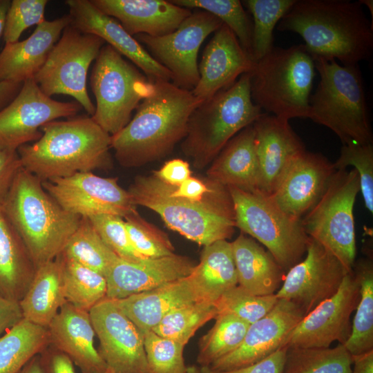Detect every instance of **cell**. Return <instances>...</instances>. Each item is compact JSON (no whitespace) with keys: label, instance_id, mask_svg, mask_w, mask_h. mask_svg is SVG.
<instances>
[{"label":"cell","instance_id":"e0dca14e","mask_svg":"<svg viewBox=\"0 0 373 373\" xmlns=\"http://www.w3.org/2000/svg\"><path fill=\"white\" fill-rule=\"evenodd\" d=\"M348 273L337 258L309 237L305 257L287 271L275 294L294 303L307 315L338 291Z\"/></svg>","mask_w":373,"mask_h":373},{"label":"cell","instance_id":"7a4b0ae2","mask_svg":"<svg viewBox=\"0 0 373 373\" xmlns=\"http://www.w3.org/2000/svg\"><path fill=\"white\" fill-rule=\"evenodd\" d=\"M277 30L298 34L314 60L355 65L373 50L372 23L359 1L296 0Z\"/></svg>","mask_w":373,"mask_h":373},{"label":"cell","instance_id":"d590c367","mask_svg":"<svg viewBox=\"0 0 373 373\" xmlns=\"http://www.w3.org/2000/svg\"><path fill=\"white\" fill-rule=\"evenodd\" d=\"M352 363V355L341 343L334 347H289L281 373H350Z\"/></svg>","mask_w":373,"mask_h":373},{"label":"cell","instance_id":"7dc6e473","mask_svg":"<svg viewBox=\"0 0 373 373\" xmlns=\"http://www.w3.org/2000/svg\"><path fill=\"white\" fill-rule=\"evenodd\" d=\"M88 218L103 241L119 258L130 262L146 258L133 247L123 218L106 214Z\"/></svg>","mask_w":373,"mask_h":373},{"label":"cell","instance_id":"60d3db41","mask_svg":"<svg viewBox=\"0 0 373 373\" xmlns=\"http://www.w3.org/2000/svg\"><path fill=\"white\" fill-rule=\"evenodd\" d=\"M217 315L215 303L195 302L168 313L152 331L185 346L200 327Z\"/></svg>","mask_w":373,"mask_h":373},{"label":"cell","instance_id":"680465c9","mask_svg":"<svg viewBox=\"0 0 373 373\" xmlns=\"http://www.w3.org/2000/svg\"><path fill=\"white\" fill-rule=\"evenodd\" d=\"M11 1L0 0V39L3 36L7 11Z\"/></svg>","mask_w":373,"mask_h":373},{"label":"cell","instance_id":"f1b7e54d","mask_svg":"<svg viewBox=\"0 0 373 373\" xmlns=\"http://www.w3.org/2000/svg\"><path fill=\"white\" fill-rule=\"evenodd\" d=\"M207 177L227 187L258 191L259 167L253 124L228 142L211 162Z\"/></svg>","mask_w":373,"mask_h":373},{"label":"cell","instance_id":"b9f144b4","mask_svg":"<svg viewBox=\"0 0 373 373\" xmlns=\"http://www.w3.org/2000/svg\"><path fill=\"white\" fill-rule=\"evenodd\" d=\"M171 2L189 10L201 9L218 17L233 32L243 49L252 57L253 23L244 8L242 1L239 0H171Z\"/></svg>","mask_w":373,"mask_h":373},{"label":"cell","instance_id":"f5cc1de1","mask_svg":"<svg viewBox=\"0 0 373 373\" xmlns=\"http://www.w3.org/2000/svg\"><path fill=\"white\" fill-rule=\"evenodd\" d=\"M152 173L162 182L171 186H178L192 175L189 163L179 158L166 162Z\"/></svg>","mask_w":373,"mask_h":373},{"label":"cell","instance_id":"5bb4252c","mask_svg":"<svg viewBox=\"0 0 373 373\" xmlns=\"http://www.w3.org/2000/svg\"><path fill=\"white\" fill-rule=\"evenodd\" d=\"M82 108L77 102L53 99L41 91L33 77L30 78L13 100L0 111V145L17 151L37 141L46 124L76 116Z\"/></svg>","mask_w":373,"mask_h":373},{"label":"cell","instance_id":"ba28073f","mask_svg":"<svg viewBox=\"0 0 373 373\" xmlns=\"http://www.w3.org/2000/svg\"><path fill=\"white\" fill-rule=\"evenodd\" d=\"M262 113L251 99L249 73L243 74L233 85L195 108L189 119L182 150L192 160L194 167L204 168L229 140Z\"/></svg>","mask_w":373,"mask_h":373},{"label":"cell","instance_id":"7c38bea8","mask_svg":"<svg viewBox=\"0 0 373 373\" xmlns=\"http://www.w3.org/2000/svg\"><path fill=\"white\" fill-rule=\"evenodd\" d=\"M104 44L98 36L69 24L34 76L35 82L49 97L62 94L73 97L88 115L93 116L95 106L88 93L87 75Z\"/></svg>","mask_w":373,"mask_h":373},{"label":"cell","instance_id":"f907efd6","mask_svg":"<svg viewBox=\"0 0 373 373\" xmlns=\"http://www.w3.org/2000/svg\"><path fill=\"white\" fill-rule=\"evenodd\" d=\"M22 168L17 151L0 145V203L3 201L18 171Z\"/></svg>","mask_w":373,"mask_h":373},{"label":"cell","instance_id":"484cf974","mask_svg":"<svg viewBox=\"0 0 373 373\" xmlns=\"http://www.w3.org/2000/svg\"><path fill=\"white\" fill-rule=\"evenodd\" d=\"M133 36L160 37L175 30L191 14L189 9L164 0H90Z\"/></svg>","mask_w":373,"mask_h":373},{"label":"cell","instance_id":"94428289","mask_svg":"<svg viewBox=\"0 0 373 373\" xmlns=\"http://www.w3.org/2000/svg\"><path fill=\"white\" fill-rule=\"evenodd\" d=\"M186 373H202V371L200 370V367H198L195 365H191V366H187Z\"/></svg>","mask_w":373,"mask_h":373},{"label":"cell","instance_id":"9c48e42d","mask_svg":"<svg viewBox=\"0 0 373 373\" xmlns=\"http://www.w3.org/2000/svg\"><path fill=\"white\" fill-rule=\"evenodd\" d=\"M228 189L236 227L262 244L285 272L303 260L309 237L301 220L285 213L270 195Z\"/></svg>","mask_w":373,"mask_h":373},{"label":"cell","instance_id":"52a82bcc","mask_svg":"<svg viewBox=\"0 0 373 373\" xmlns=\"http://www.w3.org/2000/svg\"><path fill=\"white\" fill-rule=\"evenodd\" d=\"M249 73L251 99L260 108L288 121L309 117L316 68L304 44L274 46Z\"/></svg>","mask_w":373,"mask_h":373},{"label":"cell","instance_id":"681fc988","mask_svg":"<svg viewBox=\"0 0 373 373\" xmlns=\"http://www.w3.org/2000/svg\"><path fill=\"white\" fill-rule=\"evenodd\" d=\"M287 350V347H280L262 360L238 369L219 372L200 367V370L202 373H281Z\"/></svg>","mask_w":373,"mask_h":373},{"label":"cell","instance_id":"7bdbcfd3","mask_svg":"<svg viewBox=\"0 0 373 373\" xmlns=\"http://www.w3.org/2000/svg\"><path fill=\"white\" fill-rule=\"evenodd\" d=\"M278 300L275 294L255 295L237 285L225 291L215 305L218 314H232L251 325L271 312Z\"/></svg>","mask_w":373,"mask_h":373},{"label":"cell","instance_id":"ab89813d","mask_svg":"<svg viewBox=\"0 0 373 373\" xmlns=\"http://www.w3.org/2000/svg\"><path fill=\"white\" fill-rule=\"evenodd\" d=\"M296 0H245L242 3L252 16L251 55L256 61L274 48L273 32Z\"/></svg>","mask_w":373,"mask_h":373},{"label":"cell","instance_id":"f546056e","mask_svg":"<svg viewBox=\"0 0 373 373\" xmlns=\"http://www.w3.org/2000/svg\"><path fill=\"white\" fill-rule=\"evenodd\" d=\"M238 285L255 295L276 294L285 271L272 255L252 238L240 233L231 242Z\"/></svg>","mask_w":373,"mask_h":373},{"label":"cell","instance_id":"e575fe53","mask_svg":"<svg viewBox=\"0 0 373 373\" xmlns=\"http://www.w3.org/2000/svg\"><path fill=\"white\" fill-rule=\"evenodd\" d=\"M352 271L360 285V298L356 307L351 333L343 344L351 355L373 350V266L372 260H361Z\"/></svg>","mask_w":373,"mask_h":373},{"label":"cell","instance_id":"4fadbf2b","mask_svg":"<svg viewBox=\"0 0 373 373\" xmlns=\"http://www.w3.org/2000/svg\"><path fill=\"white\" fill-rule=\"evenodd\" d=\"M223 22L213 15L198 10L188 16L172 32L160 37L144 34L137 39L151 56L172 75L177 86L192 90L199 80L198 54L205 39Z\"/></svg>","mask_w":373,"mask_h":373},{"label":"cell","instance_id":"7402d4cb","mask_svg":"<svg viewBox=\"0 0 373 373\" xmlns=\"http://www.w3.org/2000/svg\"><path fill=\"white\" fill-rule=\"evenodd\" d=\"M255 61L243 49L233 32L222 24L205 46L198 66L199 80L191 90L205 101L249 73Z\"/></svg>","mask_w":373,"mask_h":373},{"label":"cell","instance_id":"603a6c76","mask_svg":"<svg viewBox=\"0 0 373 373\" xmlns=\"http://www.w3.org/2000/svg\"><path fill=\"white\" fill-rule=\"evenodd\" d=\"M188 257L171 256L130 262L119 257L106 276V298L119 300L188 276L195 267Z\"/></svg>","mask_w":373,"mask_h":373},{"label":"cell","instance_id":"6da1fadb","mask_svg":"<svg viewBox=\"0 0 373 373\" xmlns=\"http://www.w3.org/2000/svg\"><path fill=\"white\" fill-rule=\"evenodd\" d=\"M133 204L157 213L166 225L203 247L227 240L236 228L228 187L209 178L191 175L178 186L153 173L138 175L127 190Z\"/></svg>","mask_w":373,"mask_h":373},{"label":"cell","instance_id":"74e56055","mask_svg":"<svg viewBox=\"0 0 373 373\" xmlns=\"http://www.w3.org/2000/svg\"><path fill=\"white\" fill-rule=\"evenodd\" d=\"M61 254L103 275L105 278L118 257L103 241L88 218L81 217L79 225Z\"/></svg>","mask_w":373,"mask_h":373},{"label":"cell","instance_id":"db71d44e","mask_svg":"<svg viewBox=\"0 0 373 373\" xmlns=\"http://www.w3.org/2000/svg\"><path fill=\"white\" fill-rule=\"evenodd\" d=\"M22 319L23 318L19 303L7 299L0 294V336Z\"/></svg>","mask_w":373,"mask_h":373},{"label":"cell","instance_id":"3957f363","mask_svg":"<svg viewBox=\"0 0 373 373\" xmlns=\"http://www.w3.org/2000/svg\"><path fill=\"white\" fill-rule=\"evenodd\" d=\"M153 90L136 108L130 122L111 135L117 162L142 166L169 154L186 135L189 117L203 101L171 81L155 79Z\"/></svg>","mask_w":373,"mask_h":373},{"label":"cell","instance_id":"ac0fdd59","mask_svg":"<svg viewBox=\"0 0 373 373\" xmlns=\"http://www.w3.org/2000/svg\"><path fill=\"white\" fill-rule=\"evenodd\" d=\"M89 314L107 368L114 373H149L143 336L115 300L105 298Z\"/></svg>","mask_w":373,"mask_h":373},{"label":"cell","instance_id":"c3c4849f","mask_svg":"<svg viewBox=\"0 0 373 373\" xmlns=\"http://www.w3.org/2000/svg\"><path fill=\"white\" fill-rule=\"evenodd\" d=\"M48 2L47 0L11 1L3 34L6 44L18 41L25 30L46 20L44 12Z\"/></svg>","mask_w":373,"mask_h":373},{"label":"cell","instance_id":"6f0895ef","mask_svg":"<svg viewBox=\"0 0 373 373\" xmlns=\"http://www.w3.org/2000/svg\"><path fill=\"white\" fill-rule=\"evenodd\" d=\"M17 373H43L39 354L29 360Z\"/></svg>","mask_w":373,"mask_h":373},{"label":"cell","instance_id":"bcb514c9","mask_svg":"<svg viewBox=\"0 0 373 373\" xmlns=\"http://www.w3.org/2000/svg\"><path fill=\"white\" fill-rule=\"evenodd\" d=\"M336 171L353 166L357 171L360 191L365 208L373 213V143L342 145L340 156L333 163Z\"/></svg>","mask_w":373,"mask_h":373},{"label":"cell","instance_id":"11a10c76","mask_svg":"<svg viewBox=\"0 0 373 373\" xmlns=\"http://www.w3.org/2000/svg\"><path fill=\"white\" fill-rule=\"evenodd\" d=\"M354 367L350 373H373V350L352 355Z\"/></svg>","mask_w":373,"mask_h":373},{"label":"cell","instance_id":"ee69618b","mask_svg":"<svg viewBox=\"0 0 373 373\" xmlns=\"http://www.w3.org/2000/svg\"><path fill=\"white\" fill-rule=\"evenodd\" d=\"M124 219L133 247L143 257L157 258L175 254L167 234L144 220L137 210Z\"/></svg>","mask_w":373,"mask_h":373},{"label":"cell","instance_id":"277c9868","mask_svg":"<svg viewBox=\"0 0 373 373\" xmlns=\"http://www.w3.org/2000/svg\"><path fill=\"white\" fill-rule=\"evenodd\" d=\"M41 137L17 149L23 169L41 181L112 166L111 135L88 115L54 120Z\"/></svg>","mask_w":373,"mask_h":373},{"label":"cell","instance_id":"ffe728a7","mask_svg":"<svg viewBox=\"0 0 373 373\" xmlns=\"http://www.w3.org/2000/svg\"><path fill=\"white\" fill-rule=\"evenodd\" d=\"M305 313L294 303L278 299L265 316L249 325L240 345L209 367L214 371L238 369L257 363L280 348Z\"/></svg>","mask_w":373,"mask_h":373},{"label":"cell","instance_id":"6125c7cd","mask_svg":"<svg viewBox=\"0 0 373 373\" xmlns=\"http://www.w3.org/2000/svg\"><path fill=\"white\" fill-rule=\"evenodd\" d=\"M103 373H114V372L107 368V370L105 372H104Z\"/></svg>","mask_w":373,"mask_h":373},{"label":"cell","instance_id":"d6a6232c","mask_svg":"<svg viewBox=\"0 0 373 373\" xmlns=\"http://www.w3.org/2000/svg\"><path fill=\"white\" fill-rule=\"evenodd\" d=\"M189 278L199 301L215 303L225 291L237 286L231 242L220 240L204 246L200 262Z\"/></svg>","mask_w":373,"mask_h":373},{"label":"cell","instance_id":"f6af8a7d","mask_svg":"<svg viewBox=\"0 0 373 373\" xmlns=\"http://www.w3.org/2000/svg\"><path fill=\"white\" fill-rule=\"evenodd\" d=\"M149 373H186L184 345L162 337L153 331L143 334Z\"/></svg>","mask_w":373,"mask_h":373},{"label":"cell","instance_id":"8992f818","mask_svg":"<svg viewBox=\"0 0 373 373\" xmlns=\"http://www.w3.org/2000/svg\"><path fill=\"white\" fill-rule=\"evenodd\" d=\"M320 80L310 96L309 119L332 131L342 145L373 143V134L358 64L344 66L318 59Z\"/></svg>","mask_w":373,"mask_h":373},{"label":"cell","instance_id":"cb8c5ba5","mask_svg":"<svg viewBox=\"0 0 373 373\" xmlns=\"http://www.w3.org/2000/svg\"><path fill=\"white\" fill-rule=\"evenodd\" d=\"M253 127L259 167L258 191L271 195L291 160L305 148L288 120L262 113Z\"/></svg>","mask_w":373,"mask_h":373},{"label":"cell","instance_id":"8d00e7d4","mask_svg":"<svg viewBox=\"0 0 373 373\" xmlns=\"http://www.w3.org/2000/svg\"><path fill=\"white\" fill-rule=\"evenodd\" d=\"M66 300L86 311L106 298V278L97 271L59 254Z\"/></svg>","mask_w":373,"mask_h":373},{"label":"cell","instance_id":"83f0119b","mask_svg":"<svg viewBox=\"0 0 373 373\" xmlns=\"http://www.w3.org/2000/svg\"><path fill=\"white\" fill-rule=\"evenodd\" d=\"M142 335L170 312L199 300L189 276L157 288L114 300Z\"/></svg>","mask_w":373,"mask_h":373},{"label":"cell","instance_id":"d6986e66","mask_svg":"<svg viewBox=\"0 0 373 373\" xmlns=\"http://www.w3.org/2000/svg\"><path fill=\"white\" fill-rule=\"evenodd\" d=\"M335 171L325 156L304 150L291 160L270 196L285 213L301 220L323 196Z\"/></svg>","mask_w":373,"mask_h":373},{"label":"cell","instance_id":"836d02e7","mask_svg":"<svg viewBox=\"0 0 373 373\" xmlns=\"http://www.w3.org/2000/svg\"><path fill=\"white\" fill-rule=\"evenodd\" d=\"M49 345L48 327L22 319L0 336V373H17Z\"/></svg>","mask_w":373,"mask_h":373},{"label":"cell","instance_id":"9a60e30c","mask_svg":"<svg viewBox=\"0 0 373 373\" xmlns=\"http://www.w3.org/2000/svg\"><path fill=\"white\" fill-rule=\"evenodd\" d=\"M42 185L63 209L80 217L106 214L124 218L137 210L117 178H102L91 171L42 181Z\"/></svg>","mask_w":373,"mask_h":373},{"label":"cell","instance_id":"f35d334b","mask_svg":"<svg viewBox=\"0 0 373 373\" xmlns=\"http://www.w3.org/2000/svg\"><path fill=\"white\" fill-rule=\"evenodd\" d=\"M208 332L198 344L197 361L209 367L216 360L236 349L242 343L249 324L229 314H219Z\"/></svg>","mask_w":373,"mask_h":373},{"label":"cell","instance_id":"d4e9b609","mask_svg":"<svg viewBox=\"0 0 373 373\" xmlns=\"http://www.w3.org/2000/svg\"><path fill=\"white\" fill-rule=\"evenodd\" d=\"M50 345L63 352L82 373H103L107 365L94 345L88 311L66 301L48 327Z\"/></svg>","mask_w":373,"mask_h":373},{"label":"cell","instance_id":"44dd1931","mask_svg":"<svg viewBox=\"0 0 373 373\" xmlns=\"http://www.w3.org/2000/svg\"><path fill=\"white\" fill-rule=\"evenodd\" d=\"M70 25L98 36L140 68L150 80H172L171 73L157 61L118 21L99 10L90 0H67Z\"/></svg>","mask_w":373,"mask_h":373},{"label":"cell","instance_id":"4316f807","mask_svg":"<svg viewBox=\"0 0 373 373\" xmlns=\"http://www.w3.org/2000/svg\"><path fill=\"white\" fill-rule=\"evenodd\" d=\"M70 21L69 15L44 20L26 39L6 44L0 52V82L23 83L34 77Z\"/></svg>","mask_w":373,"mask_h":373},{"label":"cell","instance_id":"2e32d148","mask_svg":"<svg viewBox=\"0 0 373 373\" xmlns=\"http://www.w3.org/2000/svg\"><path fill=\"white\" fill-rule=\"evenodd\" d=\"M360 298V285L354 271L343 278L338 291L305 315L285 338L281 347H329L344 344L352 325L350 316Z\"/></svg>","mask_w":373,"mask_h":373},{"label":"cell","instance_id":"91938a15","mask_svg":"<svg viewBox=\"0 0 373 373\" xmlns=\"http://www.w3.org/2000/svg\"><path fill=\"white\" fill-rule=\"evenodd\" d=\"M359 2L363 5H366L370 10H371L372 20L373 19V3L372 0H360Z\"/></svg>","mask_w":373,"mask_h":373},{"label":"cell","instance_id":"5b68a950","mask_svg":"<svg viewBox=\"0 0 373 373\" xmlns=\"http://www.w3.org/2000/svg\"><path fill=\"white\" fill-rule=\"evenodd\" d=\"M1 205L36 269L63 251L81 219L63 209L45 190L42 181L23 168Z\"/></svg>","mask_w":373,"mask_h":373},{"label":"cell","instance_id":"9f6ffc18","mask_svg":"<svg viewBox=\"0 0 373 373\" xmlns=\"http://www.w3.org/2000/svg\"><path fill=\"white\" fill-rule=\"evenodd\" d=\"M22 85L23 83L0 82V111L13 100Z\"/></svg>","mask_w":373,"mask_h":373},{"label":"cell","instance_id":"1f68e13d","mask_svg":"<svg viewBox=\"0 0 373 373\" xmlns=\"http://www.w3.org/2000/svg\"><path fill=\"white\" fill-rule=\"evenodd\" d=\"M66 301L62 262L59 255L36 269L19 303L24 319L48 327Z\"/></svg>","mask_w":373,"mask_h":373},{"label":"cell","instance_id":"8fae6325","mask_svg":"<svg viewBox=\"0 0 373 373\" xmlns=\"http://www.w3.org/2000/svg\"><path fill=\"white\" fill-rule=\"evenodd\" d=\"M359 191L354 169L336 171L323 196L301 219L308 236L337 258L349 272L356 257L354 206Z\"/></svg>","mask_w":373,"mask_h":373},{"label":"cell","instance_id":"30bf717a","mask_svg":"<svg viewBox=\"0 0 373 373\" xmlns=\"http://www.w3.org/2000/svg\"><path fill=\"white\" fill-rule=\"evenodd\" d=\"M90 82L96 101L91 117L110 135L130 122L133 111L153 90V81L108 44L95 61Z\"/></svg>","mask_w":373,"mask_h":373},{"label":"cell","instance_id":"4dcf8cb0","mask_svg":"<svg viewBox=\"0 0 373 373\" xmlns=\"http://www.w3.org/2000/svg\"><path fill=\"white\" fill-rule=\"evenodd\" d=\"M35 270L28 251L0 203V294L19 302Z\"/></svg>","mask_w":373,"mask_h":373},{"label":"cell","instance_id":"816d5d0a","mask_svg":"<svg viewBox=\"0 0 373 373\" xmlns=\"http://www.w3.org/2000/svg\"><path fill=\"white\" fill-rule=\"evenodd\" d=\"M39 356L43 373H76L75 364L69 356L50 345Z\"/></svg>","mask_w":373,"mask_h":373}]
</instances>
